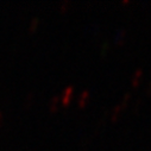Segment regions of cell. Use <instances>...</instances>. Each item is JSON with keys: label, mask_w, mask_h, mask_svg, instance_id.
<instances>
[{"label": "cell", "mask_w": 151, "mask_h": 151, "mask_svg": "<svg viewBox=\"0 0 151 151\" xmlns=\"http://www.w3.org/2000/svg\"><path fill=\"white\" fill-rule=\"evenodd\" d=\"M0 119H1V111H0Z\"/></svg>", "instance_id": "obj_1"}]
</instances>
